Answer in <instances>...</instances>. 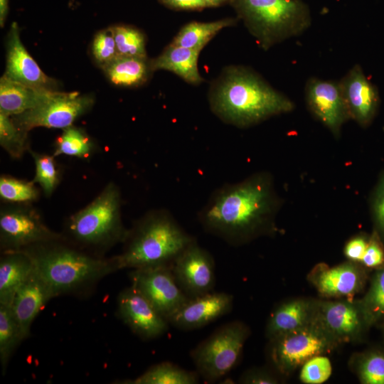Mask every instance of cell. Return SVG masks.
Listing matches in <instances>:
<instances>
[{
    "mask_svg": "<svg viewBox=\"0 0 384 384\" xmlns=\"http://www.w3.org/2000/svg\"><path fill=\"white\" fill-rule=\"evenodd\" d=\"M9 78L36 88L54 90V80L47 76L22 44L18 26L13 23L8 36L6 70Z\"/></svg>",
    "mask_w": 384,
    "mask_h": 384,
    "instance_id": "d6986e66",
    "label": "cell"
},
{
    "mask_svg": "<svg viewBox=\"0 0 384 384\" xmlns=\"http://www.w3.org/2000/svg\"><path fill=\"white\" fill-rule=\"evenodd\" d=\"M373 210L375 223L384 236V176L379 181L375 191Z\"/></svg>",
    "mask_w": 384,
    "mask_h": 384,
    "instance_id": "ab89813d",
    "label": "cell"
},
{
    "mask_svg": "<svg viewBox=\"0 0 384 384\" xmlns=\"http://www.w3.org/2000/svg\"><path fill=\"white\" fill-rule=\"evenodd\" d=\"M359 302L368 326L384 319V265L374 274L367 293Z\"/></svg>",
    "mask_w": 384,
    "mask_h": 384,
    "instance_id": "4dcf8cb0",
    "label": "cell"
},
{
    "mask_svg": "<svg viewBox=\"0 0 384 384\" xmlns=\"http://www.w3.org/2000/svg\"><path fill=\"white\" fill-rule=\"evenodd\" d=\"M34 270L23 251L2 252L0 258V304L11 306L15 294Z\"/></svg>",
    "mask_w": 384,
    "mask_h": 384,
    "instance_id": "603a6c76",
    "label": "cell"
},
{
    "mask_svg": "<svg viewBox=\"0 0 384 384\" xmlns=\"http://www.w3.org/2000/svg\"><path fill=\"white\" fill-rule=\"evenodd\" d=\"M361 262L365 267L370 268L383 265L384 250L376 233H374L368 240Z\"/></svg>",
    "mask_w": 384,
    "mask_h": 384,
    "instance_id": "74e56055",
    "label": "cell"
},
{
    "mask_svg": "<svg viewBox=\"0 0 384 384\" xmlns=\"http://www.w3.org/2000/svg\"><path fill=\"white\" fill-rule=\"evenodd\" d=\"M9 0H0V25L4 26L8 13Z\"/></svg>",
    "mask_w": 384,
    "mask_h": 384,
    "instance_id": "7bdbcfd3",
    "label": "cell"
},
{
    "mask_svg": "<svg viewBox=\"0 0 384 384\" xmlns=\"http://www.w3.org/2000/svg\"><path fill=\"white\" fill-rule=\"evenodd\" d=\"M208 5V6L220 5L227 0H203Z\"/></svg>",
    "mask_w": 384,
    "mask_h": 384,
    "instance_id": "ee69618b",
    "label": "cell"
},
{
    "mask_svg": "<svg viewBox=\"0 0 384 384\" xmlns=\"http://www.w3.org/2000/svg\"><path fill=\"white\" fill-rule=\"evenodd\" d=\"M357 372L363 384H384V353L370 351L364 354L358 361Z\"/></svg>",
    "mask_w": 384,
    "mask_h": 384,
    "instance_id": "e575fe53",
    "label": "cell"
},
{
    "mask_svg": "<svg viewBox=\"0 0 384 384\" xmlns=\"http://www.w3.org/2000/svg\"><path fill=\"white\" fill-rule=\"evenodd\" d=\"M27 132L21 129L12 117L0 112V144L13 159H21L28 151Z\"/></svg>",
    "mask_w": 384,
    "mask_h": 384,
    "instance_id": "d6a6232c",
    "label": "cell"
},
{
    "mask_svg": "<svg viewBox=\"0 0 384 384\" xmlns=\"http://www.w3.org/2000/svg\"><path fill=\"white\" fill-rule=\"evenodd\" d=\"M0 210V248L16 251L33 245L65 238L51 230L31 203L5 202Z\"/></svg>",
    "mask_w": 384,
    "mask_h": 384,
    "instance_id": "9c48e42d",
    "label": "cell"
},
{
    "mask_svg": "<svg viewBox=\"0 0 384 384\" xmlns=\"http://www.w3.org/2000/svg\"><path fill=\"white\" fill-rule=\"evenodd\" d=\"M117 306L119 317L142 339L156 338L168 330V319L132 284L119 292Z\"/></svg>",
    "mask_w": 384,
    "mask_h": 384,
    "instance_id": "4fadbf2b",
    "label": "cell"
},
{
    "mask_svg": "<svg viewBox=\"0 0 384 384\" xmlns=\"http://www.w3.org/2000/svg\"><path fill=\"white\" fill-rule=\"evenodd\" d=\"M368 242L363 236H356L351 239L344 248L346 257L350 261L361 262L366 250Z\"/></svg>",
    "mask_w": 384,
    "mask_h": 384,
    "instance_id": "60d3db41",
    "label": "cell"
},
{
    "mask_svg": "<svg viewBox=\"0 0 384 384\" xmlns=\"http://www.w3.org/2000/svg\"><path fill=\"white\" fill-rule=\"evenodd\" d=\"M41 194V188L33 181L18 179L9 175L0 177V197L7 203H32Z\"/></svg>",
    "mask_w": 384,
    "mask_h": 384,
    "instance_id": "1f68e13d",
    "label": "cell"
},
{
    "mask_svg": "<svg viewBox=\"0 0 384 384\" xmlns=\"http://www.w3.org/2000/svg\"><path fill=\"white\" fill-rule=\"evenodd\" d=\"M194 241L168 210H151L129 229L122 251L114 257L119 270L172 265Z\"/></svg>",
    "mask_w": 384,
    "mask_h": 384,
    "instance_id": "3957f363",
    "label": "cell"
},
{
    "mask_svg": "<svg viewBox=\"0 0 384 384\" xmlns=\"http://www.w3.org/2000/svg\"><path fill=\"white\" fill-rule=\"evenodd\" d=\"M122 206L119 188L110 181L86 206L67 218L61 233L73 245L104 257L127 238L129 229L123 223Z\"/></svg>",
    "mask_w": 384,
    "mask_h": 384,
    "instance_id": "277c9868",
    "label": "cell"
},
{
    "mask_svg": "<svg viewBox=\"0 0 384 384\" xmlns=\"http://www.w3.org/2000/svg\"><path fill=\"white\" fill-rule=\"evenodd\" d=\"M250 330L240 321L225 324L191 353L196 372L208 382L225 376L237 365Z\"/></svg>",
    "mask_w": 384,
    "mask_h": 384,
    "instance_id": "52a82bcc",
    "label": "cell"
},
{
    "mask_svg": "<svg viewBox=\"0 0 384 384\" xmlns=\"http://www.w3.org/2000/svg\"><path fill=\"white\" fill-rule=\"evenodd\" d=\"M197 372L185 370L169 362L156 364L133 380L123 383L131 384H196Z\"/></svg>",
    "mask_w": 384,
    "mask_h": 384,
    "instance_id": "d4e9b609",
    "label": "cell"
},
{
    "mask_svg": "<svg viewBox=\"0 0 384 384\" xmlns=\"http://www.w3.org/2000/svg\"><path fill=\"white\" fill-rule=\"evenodd\" d=\"M174 277L188 298L212 292L215 262L212 255L196 241L189 245L171 265Z\"/></svg>",
    "mask_w": 384,
    "mask_h": 384,
    "instance_id": "5bb4252c",
    "label": "cell"
},
{
    "mask_svg": "<svg viewBox=\"0 0 384 384\" xmlns=\"http://www.w3.org/2000/svg\"><path fill=\"white\" fill-rule=\"evenodd\" d=\"M243 384H276L277 378L270 371L262 368L250 369L243 373L239 379Z\"/></svg>",
    "mask_w": 384,
    "mask_h": 384,
    "instance_id": "f35d334b",
    "label": "cell"
},
{
    "mask_svg": "<svg viewBox=\"0 0 384 384\" xmlns=\"http://www.w3.org/2000/svg\"><path fill=\"white\" fill-rule=\"evenodd\" d=\"M350 118L366 126L377 111L379 96L375 86L359 65H355L340 82Z\"/></svg>",
    "mask_w": 384,
    "mask_h": 384,
    "instance_id": "ac0fdd59",
    "label": "cell"
},
{
    "mask_svg": "<svg viewBox=\"0 0 384 384\" xmlns=\"http://www.w3.org/2000/svg\"><path fill=\"white\" fill-rule=\"evenodd\" d=\"M53 297L51 289L34 268L16 291L11 305L24 339L30 336L31 326L36 316Z\"/></svg>",
    "mask_w": 384,
    "mask_h": 384,
    "instance_id": "ffe728a7",
    "label": "cell"
},
{
    "mask_svg": "<svg viewBox=\"0 0 384 384\" xmlns=\"http://www.w3.org/2000/svg\"><path fill=\"white\" fill-rule=\"evenodd\" d=\"M270 358L276 370L287 375L311 358L338 344L314 320L297 330L270 338Z\"/></svg>",
    "mask_w": 384,
    "mask_h": 384,
    "instance_id": "ba28073f",
    "label": "cell"
},
{
    "mask_svg": "<svg viewBox=\"0 0 384 384\" xmlns=\"http://www.w3.org/2000/svg\"><path fill=\"white\" fill-rule=\"evenodd\" d=\"M115 41L118 56L145 59L144 36L135 28L125 26L111 28Z\"/></svg>",
    "mask_w": 384,
    "mask_h": 384,
    "instance_id": "836d02e7",
    "label": "cell"
},
{
    "mask_svg": "<svg viewBox=\"0 0 384 384\" xmlns=\"http://www.w3.org/2000/svg\"><path fill=\"white\" fill-rule=\"evenodd\" d=\"M92 53L102 68L118 57L111 28L102 31L95 36L92 43Z\"/></svg>",
    "mask_w": 384,
    "mask_h": 384,
    "instance_id": "8d00e7d4",
    "label": "cell"
},
{
    "mask_svg": "<svg viewBox=\"0 0 384 384\" xmlns=\"http://www.w3.org/2000/svg\"><path fill=\"white\" fill-rule=\"evenodd\" d=\"M96 151L95 142L90 136L82 129L72 125L63 129L56 139L53 155L88 159Z\"/></svg>",
    "mask_w": 384,
    "mask_h": 384,
    "instance_id": "484cf974",
    "label": "cell"
},
{
    "mask_svg": "<svg viewBox=\"0 0 384 384\" xmlns=\"http://www.w3.org/2000/svg\"><path fill=\"white\" fill-rule=\"evenodd\" d=\"M300 380L306 384H321L331 375L332 367L329 359L319 355L308 360L301 367Z\"/></svg>",
    "mask_w": 384,
    "mask_h": 384,
    "instance_id": "d590c367",
    "label": "cell"
},
{
    "mask_svg": "<svg viewBox=\"0 0 384 384\" xmlns=\"http://www.w3.org/2000/svg\"><path fill=\"white\" fill-rule=\"evenodd\" d=\"M110 81L121 86H132L141 83L146 75L144 59L118 56L103 67Z\"/></svg>",
    "mask_w": 384,
    "mask_h": 384,
    "instance_id": "4316f807",
    "label": "cell"
},
{
    "mask_svg": "<svg viewBox=\"0 0 384 384\" xmlns=\"http://www.w3.org/2000/svg\"><path fill=\"white\" fill-rule=\"evenodd\" d=\"M213 107L225 121L247 127L289 112L294 104L254 74L238 72L222 83L213 100Z\"/></svg>",
    "mask_w": 384,
    "mask_h": 384,
    "instance_id": "5b68a950",
    "label": "cell"
},
{
    "mask_svg": "<svg viewBox=\"0 0 384 384\" xmlns=\"http://www.w3.org/2000/svg\"><path fill=\"white\" fill-rule=\"evenodd\" d=\"M23 340L21 329L11 306L0 304V362L3 374L14 351Z\"/></svg>",
    "mask_w": 384,
    "mask_h": 384,
    "instance_id": "83f0119b",
    "label": "cell"
},
{
    "mask_svg": "<svg viewBox=\"0 0 384 384\" xmlns=\"http://www.w3.org/2000/svg\"><path fill=\"white\" fill-rule=\"evenodd\" d=\"M314 320L338 345L358 339L368 326L359 301H316Z\"/></svg>",
    "mask_w": 384,
    "mask_h": 384,
    "instance_id": "7c38bea8",
    "label": "cell"
},
{
    "mask_svg": "<svg viewBox=\"0 0 384 384\" xmlns=\"http://www.w3.org/2000/svg\"><path fill=\"white\" fill-rule=\"evenodd\" d=\"M316 303V301L299 298L279 304L270 316L267 336L270 339L311 323L314 318Z\"/></svg>",
    "mask_w": 384,
    "mask_h": 384,
    "instance_id": "44dd1931",
    "label": "cell"
},
{
    "mask_svg": "<svg viewBox=\"0 0 384 384\" xmlns=\"http://www.w3.org/2000/svg\"><path fill=\"white\" fill-rule=\"evenodd\" d=\"M279 204L271 176L258 173L217 188L198 220L207 232L240 245L272 232Z\"/></svg>",
    "mask_w": 384,
    "mask_h": 384,
    "instance_id": "6da1fadb",
    "label": "cell"
},
{
    "mask_svg": "<svg viewBox=\"0 0 384 384\" xmlns=\"http://www.w3.org/2000/svg\"><path fill=\"white\" fill-rule=\"evenodd\" d=\"M164 3L183 9H201L208 6L203 0H162Z\"/></svg>",
    "mask_w": 384,
    "mask_h": 384,
    "instance_id": "b9f144b4",
    "label": "cell"
},
{
    "mask_svg": "<svg viewBox=\"0 0 384 384\" xmlns=\"http://www.w3.org/2000/svg\"><path fill=\"white\" fill-rule=\"evenodd\" d=\"M309 279L323 297L341 298L358 293L365 283L366 274L358 262L349 261L334 267L319 264Z\"/></svg>",
    "mask_w": 384,
    "mask_h": 384,
    "instance_id": "2e32d148",
    "label": "cell"
},
{
    "mask_svg": "<svg viewBox=\"0 0 384 384\" xmlns=\"http://www.w3.org/2000/svg\"><path fill=\"white\" fill-rule=\"evenodd\" d=\"M249 24L265 43L300 34L310 24L306 6L299 0H239Z\"/></svg>",
    "mask_w": 384,
    "mask_h": 384,
    "instance_id": "8992f818",
    "label": "cell"
},
{
    "mask_svg": "<svg viewBox=\"0 0 384 384\" xmlns=\"http://www.w3.org/2000/svg\"><path fill=\"white\" fill-rule=\"evenodd\" d=\"M230 23V20L190 23L180 31L171 45L201 50L219 31Z\"/></svg>",
    "mask_w": 384,
    "mask_h": 384,
    "instance_id": "f1b7e54d",
    "label": "cell"
},
{
    "mask_svg": "<svg viewBox=\"0 0 384 384\" xmlns=\"http://www.w3.org/2000/svg\"><path fill=\"white\" fill-rule=\"evenodd\" d=\"M21 250L30 257L36 271L55 297L88 289L119 270L114 256L92 255L65 238L42 242Z\"/></svg>",
    "mask_w": 384,
    "mask_h": 384,
    "instance_id": "7a4b0ae2",
    "label": "cell"
},
{
    "mask_svg": "<svg viewBox=\"0 0 384 384\" xmlns=\"http://www.w3.org/2000/svg\"><path fill=\"white\" fill-rule=\"evenodd\" d=\"M306 100L314 115L338 135L350 118L340 82L311 78L306 84Z\"/></svg>",
    "mask_w": 384,
    "mask_h": 384,
    "instance_id": "9a60e30c",
    "label": "cell"
},
{
    "mask_svg": "<svg viewBox=\"0 0 384 384\" xmlns=\"http://www.w3.org/2000/svg\"><path fill=\"white\" fill-rule=\"evenodd\" d=\"M129 277L168 321L189 299L178 284L171 265L135 268Z\"/></svg>",
    "mask_w": 384,
    "mask_h": 384,
    "instance_id": "8fae6325",
    "label": "cell"
},
{
    "mask_svg": "<svg viewBox=\"0 0 384 384\" xmlns=\"http://www.w3.org/2000/svg\"><path fill=\"white\" fill-rule=\"evenodd\" d=\"M53 91L31 87L4 75L0 80V112L9 116L20 114L38 105Z\"/></svg>",
    "mask_w": 384,
    "mask_h": 384,
    "instance_id": "7402d4cb",
    "label": "cell"
},
{
    "mask_svg": "<svg viewBox=\"0 0 384 384\" xmlns=\"http://www.w3.org/2000/svg\"><path fill=\"white\" fill-rule=\"evenodd\" d=\"M200 50L170 45L152 63L153 70H166L173 72L188 82L200 83L203 79L198 68Z\"/></svg>",
    "mask_w": 384,
    "mask_h": 384,
    "instance_id": "cb8c5ba5",
    "label": "cell"
},
{
    "mask_svg": "<svg viewBox=\"0 0 384 384\" xmlns=\"http://www.w3.org/2000/svg\"><path fill=\"white\" fill-rule=\"evenodd\" d=\"M35 164V175L32 180L39 186L45 196L50 197L60 181V169L55 156L28 149Z\"/></svg>",
    "mask_w": 384,
    "mask_h": 384,
    "instance_id": "f546056e",
    "label": "cell"
},
{
    "mask_svg": "<svg viewBox=\"0 0 384 384\" xmlns=\"http://www.w3.org/2000/svg\"><path fill=\"white\" fill-rule=\"evenodd\" d=\"M93 103V98L88 95L54 90L36 107L11 117L15 124L27 133L40 127L63 129L72 126Z\"/></svg>",
    "mask_w": 384,
    "mask_h": 384,
    "instance_id": "30bf717a",
    "label": "cell"
},
{
    "mask_svg": "<svg viewBox=\"0 0 384 384\" xmlns=\"http://www.w3.org/2000/svg\"><path fill=\"white\" fill-rule=\"evenodd\" d=\"M233 303L232 295L212 291L199 297L189 298L170 317L169 322L185 331L201 328L230 312Z\"/></svg>",
    "mask_w": 384,
    "mask_h": 384,
    "instance_id": "e0dca14e",
    "label": "cell"
}]
</instances>
